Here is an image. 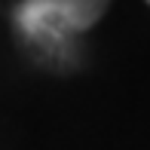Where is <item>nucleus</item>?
I'll return each instance as SVG.
<instances>
[{
  "label": "nucleus",
  "mask_w": 150,
  "mask_h": 150,
  "mask_svg": "<svg viewBox=\"0 0 150 150\" xmlns=\"http://www.w3.org/2000/svg\"><path fill=\"white\" fill-rule=\"evenodd\" d=\"M110 0H22L12 22L22 43L46 64L64 71L77 58V37L107 12Z\"/></svg>",
  "instance_id": "nucleus-1"
}]
</instances>
